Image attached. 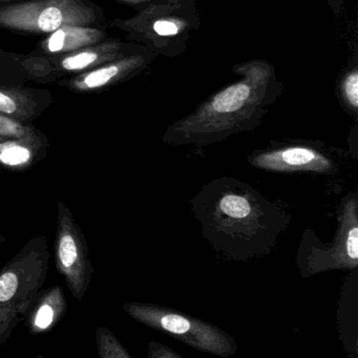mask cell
I'll return each mask as SVG.
<instances>
[{"label": "cell", "instance_id": "6da1fadb", "mask_svg": "<svg viewBox=\"0 0 358 358\" xmlns=\"http://www.w3.org/2000/svg\"><path fill=\"white\" fill-rule=\"evenodd\" d=\"M238 80L209 96L167 131L177 141L208 142L257 127L268 108L282 95L275 68L265 59L236 64Z\"/></svg>", "mask_w": 358, "mask_h": 358}, {"label": "cell", "instance_id": "8fae6325", "mask_svg": "<svg viewBox=\"0 0 358 358\" xmlns=\"http://www.w3.org/2000/svg\"><path fill=\"white\" fill-rule=\"evenodd\" d=\"M68 311V301L64 289L56 286L43 289L29 310L27 328L32 335L49 332L64 318Z\"/></svg>", "mask_w": 358, "mask_h": 358}, {"label": "cell", "instance_id": "9c48e42d", "mask_svg": "<svg viewBox=\"0 0 358 358\" xmlns=\"http://www.w3.org/2000/svg\"><path fill=\"white\" fill-rule=\"evenodd\" d=\"M49 146L41 131L31 137L0 141V173L30 171L47 157Z\"/></svg>", "mask_w": 358, "mask_h": 358}, {"label": "cell", "instance_id": "7a4b0ae2", "mask_svg": "<svg viewBox=\"0 0 358 358\" xmlns=\"http://www.w3.org/2000/svg\"><path fill=\"white\" fill-rule=\"evenodd\" d=\"M50 257L47 238L34 236L0 271V345L26 320L45 286Z\"/></svg>", "mask_w": 358, "mask_h": 358}, {"label": "cell", "instance_id": "52a82bcc", "mask_svg": "<svg viewBox=\"0 0 358 358\" xmlns=\"http://www.w3.org/2000/svg\"><path fill=\"white\" fill-rule=\"evenodd\" d=\"M157 54L144 48L141 51L113 60L93 70L57 81V85L76 94L106 91L119 83L139 76L156 59Z\"/></svg>", "mask_w": 358, "mask_h": 358}, {"label": "cell", "instance_id": "d6986e66", "mask_svg": "<svg viewBox=\"0 0 358 358\" xmlns=\"http://www.w3.org/2000/svg\"><path fill=\"white\" fill-rule=\"evenodd\" d=\"M116 1L117 3H122V5L129 6V7L134 8L137 11H140V10L144 9L150 3L158 1V0H116Z\"/></svg>", "mask_w": 358, "mask_h": 358}, {"label": "cell", "instance_id": "5b68a950", "mask_svg": "<svg viewBox=\"0 0 358 358\" xmlns=\"http://www.w3.org/2000/svg\"><path fill=\"white\" fill-rule=\"evenodd\" d=\"M138 43L108 38L77 51L55 56L18 54L29 81L45 85L93 70L102 64L143 50Z\"/></svg>", "mask_w": 358, "mask_h": 358}, {"label": "cell", "instance_id": "ffe728a7", "mask_svg": "<svg viewBox=\"0 0 358 358\" xmlns=\"http://www.w3.org/2000/svg\"><path fill=\"white\" fill-rule=\"evenodd\" d=\"M334 17L339 18L345 9V0H326Z\"/></svg>", "mask_w": 358, "mask_h": 358}, {"label": "cell", "instance_id": "ac0fdd59", "mask_svg": "<svg viewBox=\"0 0 358 358\" xmlns=\"http://www.w3.org/2000/svg\"><path fill=\"white\" fill-rule=\"evenodd\" d=\"M347 252L348 255L352 259H356L358 257V229L357 227L352 228L349 231L347 240Z\"/></svg>", "mask_w": 358, "mask_h": 358}, {"label": "cell", "instance_id": "5bb4252c", "mask_svg": "<svg viewBox=\"0 0 358 358\" xmlns=\"http://www.w3.org/2000/svg\"><path fill=\"white\" fill-rule=\"evenodd\" d=\"M98 353L101 358L129 357V354L119 343L112 331L104 327L96 329Z\"/></svg>", "mask_w": 358, "mask_h": 358}, {"label": "cell", "instance_id": "30bf717a", "mask_svg": "<svg viewBox=\"0 0 358 358\" xmlns=\"http://www.w3.org/2000/svg\"><path fill=\"white\" fill-rule=\"evenodd\" d=\"M110 38L106 28L85 26H66L47 35L39 41L33 56H55L77 51L83 48L101 43Z\"/></svg>", "mask_w": 358, "mask_h": 358}, {"label": "cell", "instance_id": "277c9868", "mask_svg": "<svg viewBox=\"0 0 358 358\" xmlns=\"http://www.w3.org/2000/svg\"><path fill=\"white\" fill-rule=\"evenodd\" d=\"M66 26L106 28L103 9L91 0H20L0 6V29L9 32L47 36Z\"/></svg>", "mask_w": 358, "mask_h": 358}, {"label": "cell", "instance_id": "4fadbf2b", "mask_svg": "<svg viewBox=\"0 0 358 358\" xmlns=\"http://www.w3.org/2000/svg\"><path fill=\"white\" fill-rule=\"evenodd\" d=\"M30 83L18 53L0 49V83L9 85H27Z\"/></svg>", "mask_w": 358, "mask_h": 358}, {"label": "cell", "instance_id": "603a6c76", "mask_svg": "<svg viewBox=\"0 0 358 358\" xmlns=\"http://www.w3.org/2000/svg\"><path fill=\"white\" fill-rule=\"evenodd\" d=\"M5 241H6L5 236H3V234H0V244H1V243H3V242H5Z\"/></svg>", "mask_w": 358, "mask_h": 358}, {"label": "cell", "instance_id": "9a60e30c", "mask_svg": "<svg viewBox=\"0 0 358 358\" xmlns=\"http://www.w3.org/2000/svg\"><path fill=\"white\" fill-rule=\"evenodd\" d=\"M39 131L41 129H36L32 124L20 122L0 113V141L28 138Z\"/></svg>", "mask_w": 358, "mask_h": 358}, {"label": "cell", "instance_id": "44dd1931", "mask_svg": "<svg viewBox=\"0 0 358 358\" xmlns=\"http://www.w3.org/2000/svg\"><path fill=\"white\" fill-rule=\"evenodd\" d=\"M167 3H175V5L187 6V7H194L196 6L198 0H166Z\"/></svg>", "mask_w": 358, "mask_h": 358}, {"label": "cell", "instance_id": "8992f818", "mask_svg": "<svg viewBox=\"0 0 358 358\" xmlns=\"http://www.w3.org/2000/svg\"><path fill=\"white\" fill-rule=\"evenodd\" d=\"M55 265L64 276L73 297L83 301L93 280V264L90 259L87 238L77 223L71 209L62 201H57Z\"/></svg>", "mask_w": 358, "mask_h": 358}, {"label": "cell", "instance_id": "7402d4cb", "mask_svg": "<svg viewBox=\"0 0 358 358\" xmlns=\"http://www.w3.org/2000/svg\"><path fill=\"white\" fill-rule=\"evenodd\" d=\"M20 0H0V6L10 5V3H17Z\"/></svg>", "mask_w": 358, "mask_h": 358}, {"label": "cell", "instance_id": "e0dca14e", "mask_svg": "<svg viewBox=\"0 0 358 358\" xmlns=\"http://www.w3.org/2000/svg\"><path fill=\"white\" fill-rule=\"evenodd\" d=\"M221 208L226 215L241 219L247 217L250 213V205L242 196H226L221 201Z\"/></svg>", "mask_w": 358, "mask_h": 358}, {"label": "cell", "instance_id": "7c38bea8", "mask_svg": "<svg viewBox=\"0 0 358 358\" xmlns=\"http://www.w3.org/2000/svg\"><path fill=\"white\" fill-rule=\"evenodd\" d=\"M358 57L357 52L352 56L351 62L343 69L337 79L335 93L339 104L354 118L358 112Z\"/></svg>", "mask_w": 358, "mask_h": 358}, {"label": "cell", "instance_id": "ba28073f", "mask_svg": "<svg viewBox=\"0 0 358 358\" xmlns=\"http://www.w3.org/2000/svg\"><path fill=\"white\" fill-rule=\"evenodd\" d=\"M51 92L27 85L0 83V113L31 124L53 104Z\"/></svg>", "mask_w": 358, "mask_h": 358}, {"label": "cell", "instance_id": "3957f363", "mask_svg": "<svg viewBox=\"0 0 358 358\" xmlns=\"http://www.w3.org/2000/svg\"><path fill=\"white\" fill-rule=\"evenodd\" d=\"M110 28L124 32L131 43L157 55L175 58L185 53L187 41L201 27L198 8L158 0L129 18H115Z\"/></svg>", "mask_w": 358, "mask_h": 358}, {"label": "cell", "instance_id": "2e32d148", "mask_svg": "<svg viewBox=\"0 0 358 358\" xmlns=\"http://www.w3.org/2000/svg\"><path fill=\"white\" fill-rule=\"evenodd\" d=\"M275 157L289 165H305L317 158L313 150L305 148H288L278 152Z\"/></svg>", "mask_w": 358, "mask_h": 358}]
</instances>
